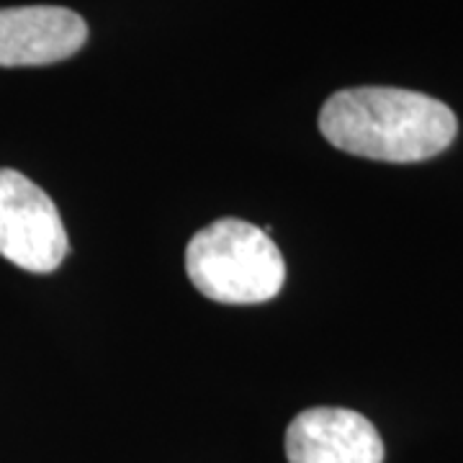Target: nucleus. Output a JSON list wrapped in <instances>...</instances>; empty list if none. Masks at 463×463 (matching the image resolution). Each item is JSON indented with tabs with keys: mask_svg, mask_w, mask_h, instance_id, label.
<instances>
[{
	"mask_svg": "<svg viewBox=\"0 0 463 463\" xmlns=\"http://www.w3.org/2000/svg\"><path fill=\"white\" fill-rule=\"evenodd\" d=\"M319 132L347 155L379 163H422L450 147L458 118L443 100L425 93L361 85L325 100Z\"/></svg>",
	"mask_w": 463,
	"mask_h": 463,
	"instance_id": "f257e3e1",
	"label": "nucleus"
},
{
	"mask_svg": "<svg viewBox=\"0 0 463 463\" xmlns=\"http://www.w3.org/2000/svg\"><path fill=\"white\" fill-rule=\"evenodd\" d=\"M185 273L201 294L219 304H263L279 297L286 263L263 227L219 219L188 242Z\"/></svg>",
	"mask_w": 463,
	"mask_h": 463,
	"instance_id": "f03ea898",
	"label": "nucleus"
},
{
	"mask_svg": "<svg viewBox=\"0 0 463 463\" xmlns=\"http://www.w3.org/2000/svg\"><path fill=\"white\" fill-rule=\"evenodd\" d=\"M67 232L54 201L24 173L0 167V255L29 273H52L67 258Z\"/></svg>",
	"mask_w": 463,
	"mask_h": 463,
	"instance_id": "7ed1b4c3",
	"label": "nucleus"
},
{
	"mask_svg": "<svg viewBox=\"0 0 463 463\" xmlns=\"http://www.w3.org/2000/svg\"><path fill=\"white\" fill-rule=\"evenodd\" d=\"M88 42V24L62 5L0 8V67L62 62Z\"/></svg>",
	"mask_w": 463,
	"mask_h": 463,
	"instance_id": "20e7f679",
	"label": "nucleus"
},
{
	"mask_svg": "<svg viewBox=\"0 0 463 463\" xmlns=\"http://www.w3.org/2000/svg\"><path fill=\"white\" fill-rule=\"evenodd\" d=\"M286 458L288 463H383V443L364 414L315 407L291 420Z\"/></svg>",
	"mask_w": 463,
	"mask_h": 463,
	"instance_id": "39448f33",
	"label": "nucleus"
}]
</instances>
